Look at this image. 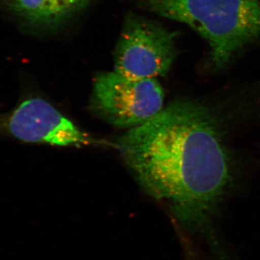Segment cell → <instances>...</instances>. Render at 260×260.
Listing matches in <instances>:
<instances>
[{
  "instance_id": "1",
  "label": "cell",
  "mask_w": 260,
  "mask_h": 260,
  "mask_svg": "<svg viewBox=\"0 0 260 260\" xmlns=\"http://www.w3.org/2000/svg\"><path fill=\"white\" fill-rule=\"evenodd\" d=\"M218 116L203 102L179 99L112 144L145 190L186 223L208 220L234 181Z\"/></svg>"
},
{
  "instance_id": "2",
  "label": "cell",
  "mask_w": 260,
  "mask_h": 260,
  "mask_svg": "<svg viewBox=\"0 0 260 260\" xmlns=\"http://www.w3.org/2000/svg\"><path fill=\"white\" fill-rule=\"evenodd\" d=\"M160 16L189 25L211 48L217 68L260 36V0H143Z\"/></svg>"
},
{
  "instance_id": "3",
  "label": "cell",
  "mask_w": 260,
  "mask_h": 260,
  "mask_svg": "<svg viewBox=\"0 0 260 260\" xmlns=\"http://www.w3.org/2000/svg\"><path fill=\"white\" fill-rule=\"evenodd\" d=\"M164 92L155 78L135 79L114 72L94 80L92 110L116 127L141 125L162 109Z\"/></svg>"
},
{
  "instance_id": "4",
  "label": "cell",
  "mask_w": 260,
  "mask_h": 260,
  "mask_svg": "<svg viewBox=\"0 0 260 260\" xmlns=\"http://www.w3.org/2000/svg\"><path fill=\"white\" fill-rule=\"evenodd\" d=\"M176 37L150 20L127 17L114 51V71L135 79L165 76L175 58Z\"/></svg>"
},
{
  "instance_id": "5",
  "label": "cell",
  "mask_w": 260,
  "mask_h": 260,
  "mask_svg": "<svg viewBox=\"0 0 260 260\" xmlns=\"http://www.w3.org/2000/svg\"><path fill=\"white\" fill-rule=\"evenodd\" d=\"M6 127L13 138L25 143L75 147L99 143L41 98L22 102L8 118Z\"/></svg>"
},
{
  "instance_id": "6",
  "label": "cell",
  "mask_w": 260,
  "mask_h": 260,
  "mask_svg": "<svg viewBox=\"0 0 260 260\" xmlns=\"http://www.w3.org/2000/svg\"><path fill=\"white\" fill-rule=\"evenodd\" d=\"M91 0H15L11 10L23 28L51 31L88 6Z\"/></svg>"
}]
</instances>
